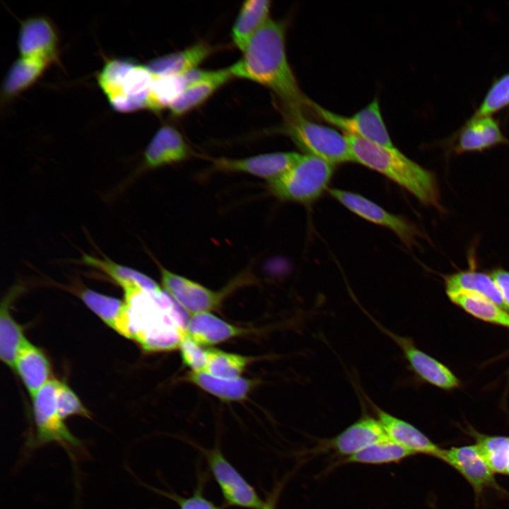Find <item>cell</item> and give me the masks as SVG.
I'll return each mask as SVG.
<instances>
[{"label":"cell","mask_w":509,"mask_h":509,"mask_svg":"<svg viewBox=\"0 0 509 509\" xmlns=\"http://www.w3.org/2000/svg\"><path fill=\"white\" fill-rule=\"evenodd\" d=\"M179 349L184 364L192 372H203L209 358V349H204L187 334L182 339Z\"/></svg>","instance_id":"cell-38"},{"label":"cell","mask_w":509,"mask_h":509,"mask_svg":"<svg viewBox=\"0 0 509 509\" xmlns=\"http://www.w3.org/2000/svg\"><path fill=\"white\" fill-rule=\"evenodd\" d=\"M329 194L351 211L392 230L408 247L414 245L418 230L403 218L393 215L369 199L351 192L329 189Z\"/></svg>","instance_id":"cell-14"},{"label":"cell","mask_w":509,"mask_h":509,"mask_svg":"<svg viewBox=\"0 0 509 509\" xmlns=\"http://www.w3.org/2000/svg\"><path fill=\"white\" fill-rule=\"evenodd\" d=\"M446 293L454 304L473 317L509 329V312L486 297L469 291Z\"/></svg>","instance_id":"cell-27"},{"label":"cell","mask_w":509,"mask_h":509,"mask_svg":"<svg viewBox=\"0 0 509 509\" xmlns=\"http://www.w3.org/2000/svg\"><path fill=\"white\" fill-rule=\"evenodd\" d=\"M344 134L364 140L388 148H396L382 117L379 101L373 100L368 105L351 116L338 115L311 101L310 111Z\"/></svg>","instance_id":"cell-8"},{"label":"cell","mask_w":509,"mask_h":509,"mask_svg":"<svg viewBox=\"0 0 509 509\" xmlns=\"http://www.w3.org/2000/svg\"><path fill=\"white\" fill-rule=\"evenodd\" d=\"M205 454L211 472L227 503L250 509L263 508L265 503L219 449L209 450Z\"/></svg>","instance_id":"cell-11"},{"label":"cell","mask_w":509,"mask_h":509,"mask_svg":"<svg viewBox=\"0 0 509 509\" xmlns=\"http://www.w3.org/2000/svg\"><path fill=\"white\" fill-rule=\"evenodd\" d=\"M249 361L247 357L211 349H209V358L203 372L216 378L236 379L240 378Z\"/></svg>","instance_id":"cell-35"},{"label":"cell","mask_w":509,"mask_h":509,"mask_svg":"<svg viewBox=\"0 0 509 509\" xmlns=\"http://www.w3.org/2000/svg\"><path fill=\"white\" fill-rule=\"evenodd\" d=\"M450 150L456 154L482 152L499 144H509L498 120L492 116H473L449 139Z\"/></svg>","instance_id":"cell-13"},{"label":"cell","mask_w":509,"mask_h":509,"mask_svg":"<svg viewBox=\"0 0 509 509\" xmlns=\"http://www.w3.org/2000/svg\"><path fill=\"white\" fill-rule=\"evenodd\" d=\"M344 135L353 161L383 174L424 204L440 207L439 189L431 171L405 156L397 148H388L357 136Z\"/></svg>","instance_id":"cell-3"},{"label":"cell","mask_w":509,"mask_h":509,"mask_svg":"<svg viewBox=\"0 0 509 509\" xmlns=\"http://www.w3.org/2000/svg\"><path fill=\"white\" fill-rule=\"evenodd\" d=\"M376 418L380 421L391 440L411 451L440 460L444 448L433 443L412 424L400 419L375 404H372Z\"/></svg>","instance_id":"cell-17"},{"label":"cell","mask_w":509,"mask_h":509,"mask_svg":"<svg viewBox=\"0 0 509 509\" xmlns=\"http://www.w3.org/2000/svg\"><path fill=\"white\" fill-rule=\"evenodd\" d=\"M48 64L40 59L21 57L7 72L3 83L4 92L11 96L25 90L41 76Z\"/></svg>","instance_id":"cell-32"},{"label":"cell","mask_w":509,"mask_h":509,"mask_svg":"<svg viewBox=\"0 0 509 509\" xmlns=\"http://www.w3.org/2000/svg\"><path fill=\"white\" fill-rule=\"evenodd\" d=\"M187 378L204 391L229 402L246 399L255 385V381L248 378H220L205 372H191Z\"/></svg>","instance_id":"cell-26"},{"label":"cell","mask_w":509,"mask_h":509,"mask_svg":"<svg viewBox=\"0 0 509 509\" xmlns=\"http://www.w3.org/2000/svg\"><path fill=\"white\" fill-rule=\"evenodd\" d=\"M509 106V72L495 78L473 116H491Z\"/></svg>","instance_id":"cell-36"},{"label":"cell","mask_w":509,"mask_h":509,"mask_svg":"<svg viewBox=\"0 0 509 509\" xmlns=\"http://www.w3.org/2000/svg\"><path fill=\"white\" fill-rule=\"evenodd\" d=\"M18 289L13 288L6 295L0 309V358L13 370L19 351L29 341L24 335L23 327L14 319L10 310L11 302Z\"/></svg>","instance_id":"cell-22"},{"label":"cell","mask_w":509,"mask_h":509,"mask_svg":"<svg viewBox=\"0 0 509 509\" xmlns=\"http://www.w3.org/2000/svg\"><path fill=\"white\" fill-rule=\"evenodd\" d=\"M152 76L148 108L153 110L170 107L187 87L182 76Z\"/></svg>","instance_id":"cell-34"},{"label":"cell","mask_w":509,"mask_h":509,"mask_svg":"<svg viewBox=\"0 0 509 509\" xmlns=\"http://www.w3.org/2000/svg\"><path fill=\"white\" fill-rule=\"evenodd\" d=\"M131 340L146 352L179 348L189 318L165 291L133 287L124 291Z\"/></svg>","instance_id":"cell-2"},{"label":"cell","mask_w":509,"mask_h":509,"mask_svg":"<svg viewBox=\"0 0 509 509\" xmlns=\"http://www.w3.org/2000/svg\"><path fill=\"white\" fill-rule=\"evenodd\" d=\"M77 294L84 304L108 327L119 334L131 339L124 300L86 287L79 289Z\"/></svg>","instance_id":"cell-20"},{"label":"cell","mask_w":509,"mask_h":509,"mask_svg":"<svg viewBox=\"0 0 509 509\" xmlns=\"http://www.w3.org/2000/svg\"><path fill=\"white\" fill-rule=\"evenodd\" d=\"M14 370L32 398L52 379L51 365L47 357L42 350L30 341L19 351Z\"/></svg>","instance_id":"cell-21"},{"label":"cell","mask_w":509,"mask_h":509,"mask_svg":"<svg viewBox=\"0 0 509 509\" xmlns=\"http://www.w3.org/2000/svg\"><path fill=\"white\" fill-rule=\"evenodd\" d=\"M98 81L115 110L129 112L148 108L153 76L146 66L129 59H112L102 69Z\"/></svg>","instance_id":"cell-4"},{"label":"cell","mask_w":509,"mask_h":509,"mask_svg":"<svg viewBox=\"0 0 509 509\" xmlns=\"http://www.w3.org/2000/svg\"><path fill=\"white\" fill-rule=\"evenodd\" d=\"M387 439L390 437L380 421L377 418L364 416L329 440L328 446L346 458Z\"/></svg>","instance_id":"cell-18"},{"label":"cell","mask_w":509,"mask_h":509,"mask_svg":"<svg viewBox=\"0 0 509 509\" xmlns=\"http://www.w3.org/2000/svg\"><path fill=\"white\" fill-rule=\"evenodd\" d=\"M211 52V46L199 42L182 51L154 59L146 66L153 76H182L196 69Z\"/></svg>","instance_id":"cell-23"},{"label":"cell","mask_w":509,"mask_h":509,"mask_svg":"<svg viewBox=\"0 0 509 509\" xmlns=\"http://www.w3.org/2000/svg\"><path fill=\"white\" fill-rule=\"evenodd\" d=\"M332 173L331 163L312 155H301L288 170L269 181V187L279 199L308 203L322 194Z\"/></svg>","instance_id":"cell-6"},{"label":"cell","mask_w":509,"mask_h":509,"mask_svg":"<svg viewBox=\"0 0 509 509\" xmlns=\"http://www.w3.org/2000/svg\"><path fill=\"white\" fill-rule=\"evenodd\" d=\"M464 432L473 438L474 445L492 472L505 475L509 466V435L484 434L469 425Z\"/></svg>","instance_id":"cell-30"},{"label":"cell","mask_w":509,"mask_h":509,"mask_svg":"<svg viewBox=\"0 0 509 509\" xmlns=\"http://www.w3.org/2000/svg\"><path fill=\"white\" fill-rule=\"evenodd\" d=\"M412 455L415 454L390 438L373 444L346 457L344 462L383 464L399 462Z\"/></svg>","instance_id":"cell-33"},{"label":"cell","mask_w":509,"mask_h":509,"mask_svg":"<svg viewBox=\"0 0 509 509\" xmlns=\"http://www.w3.org/2000/svg\"><path fill=\"white\" fill-rule=\"evenodd\" d=\"M189 148L179 131L171 126L162 127L144 152V164L156 168L187 159Z\"/></svg>","instance_id":"cell-19"},{"label":"cell","mask_w":509,"mask_h":509,"mask_svg":"<svg viewBox=\"0 0 509 509\" xmlns=\"http://www.w3.org/2000/svg\"><path fill=\"white\" fill-rule=\"evenodd\" d=\"M82 262L106 274L123 290L130 286H139L146 291H158L160 287L147 275L131 267L119 264L107 257L100 259L83 255Z\"/></svg>","instance_id":"cell-31"},{"label":"cell","mask_w":509,"mask_h":509,"mask_svg":"<svg viewBox=\"0 0 509 509\" xmlns=\"http://www.w3.org/2000/svg\"><path fill=\"white\" fill-rule=\"evenodd\" d=\"M440 460L456 470L468 482L473 489L476 501L488 489L508 494L498 484L495 474L474 445L444 449Z\"/></svg>","instance_id":"cell-10"},{"label":"cell","mask_w":509,"mask_h":509,"mask_svg":"<svg viewBox=\"0 0 509 509\" xmlns=\"http://www.w3.org/2000/svg\"><path fill=\"white\" fill-rule=\"evenodd\" d=\"M490 276L498 288L509 312V271L503 269H496L491 272Z\"/></svg>","instance_id":"cell-40"},{"label":"cell","mask_w":509,"mask_h":509,"mask_svg":"<svg viewBox=\"0 0 509 509\" xmlns=\"http://www.w3.org/2000/svg\"><path fill=\"white\" fill-rule=\"evenodd\" d=\"M57 42L56 32L45 18H30L21 25L18 46L22 57L49 63L55 57Z\"/></svg>","instance_id":"cell-16"},{"label":"cell","mask_w":509,"mask_h":509,"mask_svg":"<svg viewBox=\"0 0 509 509\" xmlns=\"http://www.w3.org/2000/svg\"><path fill=\"white\" fill-rule=\"evenodd\" d=\"M230 69L233 76L257 82L273 90L283 110L310 111L312 100L300 90L287 60L283 23L269 18Z\"/></svg>","instance_id":"cell-1"},{"label":"cell","mask_w":509,"mask_h":509,"mask_svg":"<svg viewBox=\"0 0 509 509\" xmlns=\"http://www.w3.org/2000/svg\"><path fill=\"white\" fill-rule=\"evenodd\" d=\"M283 130L306 154L332 164L353 161L344 134L329 127L314 122L304 111L283 110Z\"/></svg>","instance_id":"cell-5"},{"label":"cell","mask_w":509,"mask_h":509,"mask_svg":"<svg viewBox=\"0 0 509 509\" xmlns=\"http://www.w3.org/2000/svg\"><path fill=\"white\" fill-rule=\"evenodd\" d=\"M446 293L469 291L490 299L503 309H506L501 294L490 274L467 270L456 272L444 277Z\"/></svg>","instance_id":"cell-29"},{"label":"cell","mask_w":509,"mask_h":509,"mask_svg":"<svg viewBox=\"0 0 509 509\" xmlns=\"http://www.w3.org/2000/svg\"><path fill=\"white\" fill-rule=\"evenodd\" d=\"M505 475L509 476V466H508V469H507V472H506Z\"/></svg>","instance_id":"cell-42"},{"label":"cell","mask_w":509,"mask_h":509,"mask_svg":"<svg viewBox=\"0 0 509 509\" xmlns=\"http://www.w3.org/2000/svg\"><path fill=\"white\" fill-rule=\"evenodd\" d=\"M232 76L230 68L216 70L209 77L188 86L169 107L172 114L181 115L199 105Z\"/></svg>","instance_id":"cell-28"},{"label":"cell","mask_w":509,"mask_h":509,"mask_svg":"<svg viewBox=\"0 0 509 509\" xmlns=\"http://www.w3.org/2000/svg\"><path fill=\"white\" fill-rule=\"evenodd\" d=\"M237 327L209 312L193 315L189 318L186 334L199 345L211 346L237 337L242 333Z\"/></svg>","instance_id":"cell-24"},{"label":"cell","mask_w":509,"mask_h":509,"mask_svg":"<svg viewBox=\"0 0 509 509\" xmlns=\"http://www.w3.org/2000/svg\"><path fill=\"white\" fill-rule=\"evenodd\" d=\"M261 509H274L273 501L271 500V501L265 503L264 505Z\"/></svg>","instance_id":"cell-41"},{"label":"cell","mask_w":509,"mask_h":509,"mask_svg":"<svg viewBox=\"0 0 509 509\" xmlns=\"http://www.w3.org/2000/svg\"><path fill=\"white\" fill-rule=\"evenodd\" d=\"M165 291L187 312L195 315L216 310L226 293L240 281L239 277L226 288L212 291L158 264Z\"/></svg>","instance_id":"cell-9"},{"label":"cell","mask_w":509,"mask_h":509,"mask_svg":"<svg viewBox=\"0 0 509 509\" xmlns=\"http://www.w3.org/2000/svg\"><path fill=\"white\" fill-rule=\"evenodd\" d=\"M57 407L63 420L75 415L91 418L90 411L83 404L77 394L62 381L60 382L57 392Z\"/></svg>","instance_id":"cell-37"},{"label":"cell","mask_w":509,"mask_h":509,"mask_svg":"<svg viewBox=\"0 0 509 509\" xmlns=\"http://www.w3.org/2000/svg\"><path fill=\"white\" fill-rule=\"evenodd\" d=\"M60 382L52 378L33 397L35 433L30 443L33 447L49 443L77 448L82 446L81 441L71 433L59 414L57 392Z\"/></svg>","instance_id":"cell-7"},{"label":"cell","mask_w":509,"mask_h":509,"mask_svg":"<svg viewBox=\"0 0 509 509\" xmlns=\"http://www.w3.org/2000/svg\"><path fill=\"white\" fill-rule=\"evenodd\" d=\"M300 156L295 152H276L241 159L215 158L213 164L218 170L245 172L270 181L288 170Z\"/></svg>","instance_id":"cell-15"},{"label":"cell","mask_w":509,"mask_h":509,"mask_svg":"<svg viewBox=\"0 0 509 509\" xmlns=\"http://www.w3.org/2000/svg\"><path fill=\"white\" fill-rule=\"evenodd\" d=\"M178 504L180 509H219L213 503L204 498L199 491L190 497L182 498L168 495Z\"/></svg>","instance_id":"cell-39"},{"label":"cell","mask_w":509,"mask_h":509,"mask_svg":"<svg viewBox=\"0 0 509 509\" xmlns=\"http://www.w3.org/2000/svg\"><path fill=\"white\" fill-rule=\"evenodd\" d=\"M270 1L250 0L244 2L232 28L235 45L244 51L255 34L269 19Z\"/></svg>","instance_id":"cell-25"},{"label":"cell","mask_w":509,"mask_h":509,"mask_svg":"<svg viewBox=\"0 0 509 509\" xmlns=\"http://www.w3.org/2000/svg\"><path fill=\"white\" fill-rule=\"evenodd\" d=\"M372 321L394 341L419 378L443 390L460 387L461 383L455 375L441 362L417 348L411 339L388 330L374 319Z\"/></svg>","instance_id":"cell-12"}]
</instances>
